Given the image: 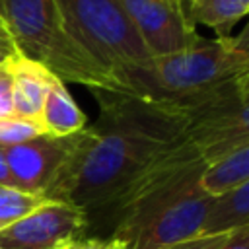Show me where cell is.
<instances>
[{
  "label": "cell",
  "mask_w": 249,
  "mask_h": 249,
  "mask_svg": "<svg viewBox=\"0 0 249 249\" xmlns=\"http://www.w3.org/2000/svg\"><path fill=\"white\" fill-rule=\"evenodd\" d=\"M91 93L99 117L78 132L72 154L45 193L47 200L78 206L88 216L107 210L148 165L185 140L179 109L123 91Z\"/></svg>",
  "instance_id": "6da1fadb"
},
{
  "label": "cell",
  "mask_w": 249,
  "mask_h": 249,
  "mask_svg": "<svg viewBox=\"0 0 249 249\" xmlns=\"http://www.w3.org/2000/svg\"><path fill=\"white\" fill-rule=\"evenodd\" d=\"M204 160L185 138L148 165L105 210L130 249H169L200 235L212 196L198 187Z\"/></svg>",
  "instance_id": "7a4b0ae2"
},
{
  "label": "cell",
  "mask_w": 249,
  "mask_h": 249,
  "mask_svg": "<svg viewBox=\"0 0 249 249\" xmlns=\"http://www.w3.org/2000/svg\"><path fill=\"white\" fill-rule=\"evenodd\" d=\"M249 74V27L239 35L204 39L154 58L138 76L132 95L183 109Z\"/></svg>",
  "instance_id": "3957f363"
},
{
  "label": "cell",
  "mask_w": 249,
  "mask_h": 249,
  "mask_svg": "<svg viewBox=\"0 0 249 249\" xmlns=\"http://www.w3.org/2000/svg\"><path fill=\"white\" fill-rule=\"evenodd\" d=\"M0 18L16 53L39 62L60 82L80 84L89 91H121L111 76L66 33L56 0H0Z\"/></svg>",
  "instance_id": "277c9868"
},
{
  "label": "cell",
  "mask_w": 249,
  "mask_h": 249,
  "mask_svg": "<svg viewBox=\"0 0 249 249\" xmlns=\"http://www.w3.org/2000/svg\"><path fill=\"white\" fill-rule=\"evenodd\" d=\"M72 41L121 88L130 93L152 64L134 25L119 0H56Z\"/></svg>",
  "instance_id": "5b68a950"
},
{
  "label": "cell",
  "mask_w": 249,
  "mask_h": 249,
  "mask_svg": "<svg viewBox=\"0 0 249 249\" xmlns=\"http://www.w3.org/2000/svg\"><path fill=\"white\" fill-rule=\"evenodd\" d=\"M179 111L185 117V138L204 163L249 146V74Z\"/></svg>",
  "instance_id": "8992f818"
},
{
  "label": "cell",
  "mask_w": 249,
  "mask_h": 249,
  "mask_svg": "<svg viewBox=\"0 0 249 249\" xmlns=\"http://www.w3.org/2000/svg\"><path fill=\"white\" fill-rule=\"evenodd\" d=\"M89 216L72 204L45 200L0 230V249H64L84 237Z\"/></svg>",
  "instance_id": "52a82bcc"
},
{
  "label": "cell",
  "mask_w": 249,
  "mask_h": 249,
  "mask_svg": "<svg viewBox=\"0 0 249 249\" xmlns=\"http://www.w3.org/2000/svg\"><path fill=\"white\" fill-rule=\"evenodd\" d=\"M152 58L191 47L200 35L187 19L181 0H119Z\"/></svg>",
  "instance_id": "ba28073f"
},
{
  "label": "cell",
  "mask_w": 249,
  "mask_h": 249,
  "mask_svg": "<svg viewBox=\"0 0 249 249\" xmlns=\"http://www.w3.org/2000/svg\"><path fill=\"white\" fill-rule=\"evenodd\" d=\"M76 140L78 132L70 136L41 134L33 140L4 148L14 187L45 198V193L72 154Z\"/></svg>",
  "instance_id": "9c48e42d"
},
{
  "label": "cell",
  "mask_w": 249,
  "mask_h": 249,
  "mask_svg": "<svg viewBox=\"0 0 249 249\" xmlns=\"http://www.w3.org/2000/svg\"><path fill=\"white\" fill-rule=\"evenodd\" d=\"M6 66H8L10 80H12L14 117L37 121L41 107H43L47 88H49V82L54 74H51L39 62L25 58L18 53L10 56Z\"/></svg>",
  "instance_id": "30bf717a"
},
{
  "label": "cell",
  "mask_w": 249,
  "mask_h": 249,
  "mask_svg": "<svg viewBox=\"0 0 249 249\" xmlns=\"http://www.w3.org/2000/svg\"><path fill=\"white\" fill-rule=\"evenodd\" d=\"M37 121L43 132L49 136H70L88 126L86 113L76 105L66 84L56 76H53L49 82Z\"/></svg>",
  "instance_id": "8fae6325"
},
{
  "label": "cell",
  "mask_w": 249,
  "mask_h": 249,
  "mask_svg": "<svg viewBox=\"0 0 249 249\" xmlns=\"http://www.w3.org/2000/svg\"><path fill=\"white\" fill-rule=\"evenodd\" d=\"M245 226H249V183L212 198L200 235L231 233Z\"/></svg>",
  "instance_id": "7c38bea8"
},
{
  "label": "cell",
  "mask_w": 249,
  "mask_h": 249,
  "mask_svg": "<svg viewBox=\"0 0 249 249\" xmlns=\"http://www.w3.org/2000/svg\"><path fill=\"white\" fill-rule=\"evenodd\" d=\"M187 19L210 27L216 37L231 35V29L249 14V0H181Z\"/></svg>",
  "instance_id": "4fadbf2b"
},
{
  "label": "cell",
  "mask_w": 249,
  "mask_h": 249,
  "mask_svg": "<svg viewBox=\"0 0 249 249\" xmlns=\"http://www.w3.org/2000/svg\"><path fill=\"white\" fill-rule=\"evenodd\" d=\"M243 183H249V146H241L220 160L206 163L198 177L200 191L212 198L230 193Z\"/></svg>",
  "instance_id": "5bb4252c"
},
{
  "label": "cell",
  "mask_w": 249,
  "mask_h": 249,
  "mask_svg": "<svg viewBox=\"0 0 249 249\" xmlns=\"http://www.w3.org/2000/svg\"><path fill=\"white\" fill-rule=\"evenodd\" d=\"M47 198L23 193L16 187H4L0 185V230L10 226L12 222L23 218L37 206H41Z\"/></svg>",
  "instance_id": "9a60e30c"
},
{
  "label": "cell",
  "mask_w": 249,
  "mask_h": 249,
  "mask_svg": "<svg viewBox=\"0 0 249 249\" xmlns=\"http://www.w3.org/2000/svg\"><path fill=\"white\" fill-rule=\"evenodd\" d=\"M41 134H45V132L37 121H29V119H21V117L0 119V146H4V148L33 140Z\"/></svg>",
  "instance_id": "2e32d148"
},
{
  "label": "cell",
  "mask_w": 249,
  "mask_h": 249,
  "mask_svg": "<svg viewBox=\"0 0 249 249\" xmlns=\"http://www.w3.org/2000/svg\"><path fill=\"white\" fill-rule=\"evenodd\" d=\"M233 233L235 231H231V233H218V235H196V237H191L187 241L175 243L169 249H222L233 237Z\"/></svg>",
  "instance_id": "e0dca14e"
},
{
  "label": "cell",
  "mask_w": 249,
  "mask_h": 249,
  "mask_svg": "<svg viewBox=\"0 0 249 249\" xmlns=\"http://www.w3.org/2000/svg\"><path fill=\"white\" fill-rule=\"evenodd\" d=\"M64 249H130V245L115 235H109V237L95 235V237H80Z\"/></svg>",
  "instance_id": "ac0fdd59"
},
{
  "label": "cell",
  "mask_w": 249,
  "mask_h": 249,
  "mask_svg": "<svg viewBox=\"0 0 249 249\" xmlns=\"http://www.w3.org/2000/svg\"><path fill=\"white\" fill-rule=\"evenodd\" d=\"M8 64V62H6ZM0 66V119L14 117V103H12V80L8 74V66Z\"/></svg>",
  "instance_id": "d6986e66"
},
{
  "label": "cell",
  "mask_w": 249,
  "mask_h": 249,
  "mask_svg": "<svg viewBox=\"0 0 249 249\" xmlns=\"http://www.w3.org/2000/svg\"><path fill=\"white\" fill-rule=\"evenodd\" d=\"M222 249H249V226L237 230Z\"/></svg>",
  "instance_id": "ffe728a7"
},
{
  "label": "cell",
  "mask_w": 249,
  "mask_h": 249,
  "mask_svg": "<svg viewBox=\"0 0 249 249\" xmlns=\"http://www.w3.org/2000/svg\"><path fill=\"white\" fill-rule=\"evenodd\" d=\"M0 51H4V53H8V54H14V53H16L14 41H12L10 33H8V27H6V23L2 21V18H0Z\"/></svg>",
  "instance_id": "44dd1931"
},
{
  "label": "cell",
  "mask_w": 249,
  "mask_h": 249,
  "mask_svg": "<svg viewBox=\"0 0 249 249\" xmlns=\"http://www.w3.org/2000/svg\"><path fill=\"white\" fill-rule=\"evenodd\" d=\"M0 185H4V187H14L12 177H10V169H8V160H6V150H4V146H0Z\"/></svg>",
  "instance_id": "7402d4cb"
},
{
  "label": "cell",
  "mask_w": 249,
  "mask_h": 249,
  "mask_svg": "<svg viewBox=\"0 0 249 249\" xmlns=\"http://www.w3.org/2000/svg\"><path fill=\"white\" fill-rule=\"evenodd\" d=\"M14 54H16V53H14ZM10 56H12V54H8V53L0 51V66H4V64H6L8 60H10Z\"/></svg>",
  "instance_id": "603a6c76"
}]
</instances>
